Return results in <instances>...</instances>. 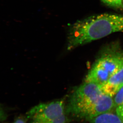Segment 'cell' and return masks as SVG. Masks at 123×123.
Here are the masks:
<instances>
[{
  "label": "cell",
  "instance_id": "13",
  "mask_svg": "<svg viewBox=\"0 0 123 123\" xmlns=\"http://www.w3.org/2000/svg\"><path fill=\"white\" fill-rule=\"evenodd\" d=\"M122 2H123V0H122Z\"/></svg>",
  "mask_w": 123,
  "mask_h": 123
},
{
  "label": "cell",
  "instance_id": "11",
  "mask_svg": "<svg viewBox=\"0 0 123 123\" xmlns=\"http://www.w3.org/2000/svg\"><path fill=\"white\" fill-rule=\"evenodd\" d=\"M7 114L2 108L0 106V122L4 121L7 118Z\"/></svg>",
  "mask_w": 123,
  "mask_h": 123
},
{
  "label": "cell",
  "instance_id": "7",
  "mask_svg": "<svg viewBox=\"0 0 123 123\" xmlns=\"http://www.w3.org/2000/svg\"><path fill=\"white\" fill-rule=\"evenodd\" d=\"M89 122L90 123H123L116 114H113L111 112L100 115Z\"/></svg>",
  "mask_w": 123,
  "mask_h": 123
},
{
  "label": "cell",
  "instance_id": "3",
  "mask_svg": "<svg viewBox=\"0 0 123 123\" xmlns=\"http://www.w3.org/2000/svg\"><path fill=\"white\" fill-rule=\"evenodd\" d=\"M103 93L101 86L94 82L85 81L71 95L67 112L74 117L83 119L87 111Z\"/></svg>",
  "mask_w": 123,
  "mask_h": 123
},
{
  "label": "cell",
  "instance_id": "5",
  "mask_svg": "<svg viewBox=\"0 0 123 123\" xmlns=\"http://www.w3.org/2000/svg\"><path fill=\"white\" fill-rule=\"evenodd\" d=\"M114 108L113 97L103 93L87 111L84 120L90 122L100 115L111 112Z\"/></svg>",
  "mask_w": 123,
  "mask_h": 123
},
{
  "label": "cell",
  "instance_id": "6",
  "mask_svg": "<svg viewBox=\"0 0 123 123\" xmlns=\"http://www.w3.org/2000/svg\"><path fill=\"white\" fill-rule=\"evenodd\" d=\"M123 86V68L102 86L103 93L114 97Z\"/></svg>",
  "mask_w": 123,
  "mask_h": 123
},
{
  "label": "cell",
  "instance_id": "10",
  "mask_svg": "<svg viewBox=\"0 0 123 123\" xmlns=\"http://www.w3.org/2000/svg\"><path fill=\"white\" fill-rule=\"evenodd\" d=\"M116 114L123 122V103L116 107Z\"/></svg>",
  "mask_w": 123,
  "mask_h": 123
},
{
  "label": "cell",
  "instance_id": "1",
  "mask_svg": "<svg viewBox=\"0 0 123 123\" xmlns=\"http://www.w3.org/2000/svg\"><path fill=\"white\" fill-rule=\"evenodd\" d=\"M123 31V15L100 14L78 20L70 28L67 49L71 50L80 45Z\"/></svg>",
  "mask_w": 123,
  "mask_h": 123
},
{
  "label": "cell",
  "instance_id": "8",
  "mask_svg": "<svg viewBox=\"0 0 123 123\" xmlns=\"http://www.w3.org/2000/svg\"><path fill=\"white\" fill-rule=\"evenodd\" d=\"M108 6L114 8H122L123 7L122 0H101Z\"/></svg>",
  "mask_w": 123,
  "mask_h": 123
},
{
  "label": "cell",
  "instance_id": "2",
  "mask_svg": "<svg viewBox=\"0 0 123 123\" xmlns=\"http://www.w3.org/2000/svg\"><path fill=\"white\" fill-rule=\"evenodd\" d=\"M102 54L88 72L85 81L101 86L123 68V53L110 48Z\"/></svg>",
  "mask_w": 123,
  "mask_h": 123
},
{
  "label": "cell",
  "instance_id": "9",
  "mask_svg": "<svg viewBox=\"0 0 123 123\" xmlns=\"http://www.w3.org/2000/svg\"><path fill=\"white\" fill-rule=\"evenodd\" d=\"M113 98L116 108L123 103V86Z\"/></svg>",
  "mask_w": 123,
  "mask_h": 123
},
{
  "label": "cell",
  "instance_id": "4",
  "mask_svg": "<svg viewBox=\"0 0 123 123\" xmlns=\"http://www.w3.org/2000/svg\"><path fill=\"white\" fill-rule=\"evenodd\" d=\"M30 123H68L62 100L40 104L27 113Z\"/></svg>",
  "mask_w": 123,
  "mask_h": 123
},
{
  "label": "cell",
  "instance_id": "12",
  "mask_svg": "<svg viewBox=\"0 0 123 123\" xmlns=\"http://www.w3.org/2000/svg\"><path fill=\"white\" fill-rule=\"evenodd\" d=\"M13 123H26L25 121L21 119H19L16 120Z\"/></svg>",
  "mask_w": 123,
  "mask_h": 123
}]
</instances>
